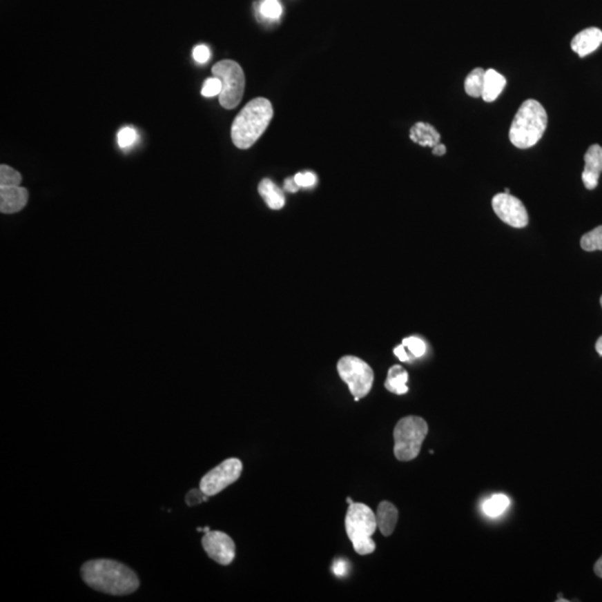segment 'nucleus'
I'll return each mask as SVG.
<instances>
[{
	"instance_id": "16",
	"label": "nucleus",
	"mask_w": 602,
	"mask_h": 602,
	"mask_svg": "<svg viewBox=\"0 0 602 602\" xmlns=\"http://www.w3.org/2000/svg\"><path fill=\"white\" fill-rule=\"evenodd\" d=\"M505 86H507V79L502 74L492 70V68L485 70L482 99L485 101H489V103L495 101L503 92Z\"/></svg>"
},
{
	"instance_id": "9",
	"label": "nucleus",
	"mask_w": 602,
	"mask_h": 602,
	"mask_svg": "<svg viewBox=\"0 0 602 602\" xmlns=\"http://www.w3.org/2000/svg\"><path fill=\"white\" fill-rule=\"evenodd\" d=\"M492 208L495 215L513 228H525L529 223V215L523 203L509 193L496 194L493 197Z\"/></svg>"
},
{
	"instance_id": "18",
	"label": "nucleus",
	"mask_w": 602,
	"mask_h": 602,
	"mask_svg": "<svg viewBox=\"0 0 602 602\" xmlns=\"http://www.w3.org/2000/svg\"><path fill=\"white\" fill-rule=\"evenodd\" d=\"M409 382V373L400 365H395L389 368L387 380L385 382V387L387 391L396 395H404L409 391L407 387Z\"/></svg>"
},
{
	"instance_id": "7",
	"label": "nucleus",
	"mask_w": 602,
	"mask_h": 602,
	"mask_svg": "<svg viewBox=\"0 0 602 602\" xmlns=\"http://www.w3.org/2000/svg\"><path fill=\"white\" fill-rule=\"evenodd\" d=\"M337 369L356 402L367 396L373 382V371L367 362L358 357L344 356L339 360Z\"/></svg>"
},
{
	"instance_id": "34",
	"label": "nucleus",
	"mask_w": 602,
	"mask_h": 602,
	"mask_svg": "<svg viewBox=\"0 0 602 602\" xmlns=\"http://www.w3.org/2000/svg\"><path fill=\"white\" fill-rule=\"evenodd\" d=\"M594 574L599 576V578H602V556L594 565Z\"/></svg>"
},
{
	"instance_id": "29",
	"label": "nucleus",
	"mask_w": 602,
	"mask_h": 602,
	"mask_svg": "<svg viewBox=\"0 0 602 602\" xmlns=\"http://www.w3.org/2000/svg\"><path fill=\"white\" fill-rule=\"evenodd\" d=\"M210 57H211V52L206 45H199V46L194 47V61L200 63V64H204L210 59Z\"/></svg>"
},
{
	"instance_id": "15",
	"label": "nucleus",
	"mask_w": 602,
	"mask_h": 602,
	"mask_svg": "<svg viewBox=\"0 0 602 602\" xmlns=\"http://www.w3.org/2000/svg\"><path fill=\"white\" fill-rule=\"evenodd\" d=\"M409 139L417 144L429 148H434L440 143V135L436 128L425 122H418L411 126Z\"/></svg>"
},
{
	"instance_id": "27",
	"label": "nucleus",
	"mask_w": 602,
	"mask_h": 602,
	"mask_svg": "<svg viewBox=\"0 0 602 602\" xmlns=\"http://www.w3.org/2000/svg\"><path fill=\"white\" fill-rule=\"evenodd\" d=\"M293 179H295V183L298 184L299 188H310V186H315V182H317V177L311 172L297 173Z\"/></svg>"
},
{
	"instance_id": "33",
	"label": "nucleus",
	"mask_w": 602,
	"mask_h": 602,
	"mask_svg": "<svg viewBox=\"0 0 602 602\" xmlns=\"http://www.w3.org/2000/svg\"><path fill=\"white\" fill-rule=\"evenodd\" d=\"M446 153V146L442 143H438V144L435 145L434 148H433V154L435 155H438V157H442L444 154Z\"/></svg>"
},
{
	"instance_id": "3",
	"label": "nucleus",
	"mask_w": 602,
	"mask_h": 602,
	"mask_svg": "<svg viewBox=\"0 0 602 602\" xmlns=\"http://www.w3.org/2000/svg\"><path fill=\"white\" fill-rule=\"evenodd\" d=\"M547 125V114L541 103L527 99L516 112L509 128V141L516 148H530L540 141Z\"/></svg>"
},
{
	"instance_id": "32",
	"label": "nucleus",
	"mask_w": 602,
	"mask_h": 602,
	"mask_svg": "<svg viewBox=\"0 0 602 602\" xmlns=\"http://www.w3.org/2000/svg\"><path fill=\"white\" fill-rule=\"evenodd\" d=\"M284 190L288 192H291V193H295V192L298 191L299 186L295 183V179L289 177V179L284 181Z\"/></svg>"
},
{
	"instance_id": "11",
	"label": "nucleus",
	"mask_w": 602,
	"mask_h": 602,
	"mask_svg": "<svg viewBox=\"0 0 602 602\" xmlns=\"http://www.w3.org/2000/svg\"><path fill=\"white\" fill-rule=\"evenodd\" d=\"M602 172V148L599 144L591 145L585 154V168L582 181L588 190H594L599 183Z\"/></svg>"
},
{
	"instance_id": "24",
	"label": "nucleus",
	"mask_w": 602,
	"mask_h": 602,
	"mask_svg": "<svg viewBox=\"0 0 602 602\" xmlns=\"http://www.w3.org/2000/svg\"><path fill=\"white\" fill-rule=\"evenodd\" d=\"M402 344L416 358L423 356L424 353H426V344L418 337H407L402 340Z\"/></svg>"
},
{
	"instance_id": "38",
	"label": "nucleus",
	"mask_w": 602,
	"mask_h": 602,
	"mask_svg": "<svg viewBox=\"0 0 602 602\" xmlns=\"http://www.w3.org/2000/svg\"><path fill=\"white\" fill-rule=\"evenodd\" d=\"M600 304H601V307H602V295H601V298H600Z\"/></svg>"
},
{
	"instance_id": "19",
	"label": "nucleus",
	"mask_w": 602,
	"mask_h": 602,
	"mask_svg": "<svg viewBox=\"0 0 602 602\" xmlns=\"http://www.w3.org/2000/svg\"><path fill=\"white\" fill-rule=\"evenodd\" d=\"M484 79H485V70L480 67L474 68L469 72L464 81V88L466 94L472 97H480L483 93Z\"/></svg>"
},
{
	"instance_id": "28",
	"label": "nucleus",
	"mask_w": 602,
	"mask_h": 602,
	"mask_svg": "<svg viewBox=\"0 0 602 602\" xmlns=\"http://www.w3.org/2000/svg\"><path fill=\"white\" fill-rule=\"evenodd\" d=\"M208 495L204 494L202 489H191L186 494V502L188 507H193V505L200 504L201 502L208 501Z\"/></svg>"
},
{
	"instance_id": "23",
	"label": "nucleus",
	"mask_w": 602,
	"mask_h": 602,
	"mask_svg": "<svg viewBox=\"0 0 602 602\" xmlns=\"http://www.w3.org/2000/svg\"><path fill=\"white\" fill-rule=\"evenodd\" d=\"M260 12L268 19H278L282 14V8L278 0H264L261 5Z\"/></svg>"
},
{
	"instance_id": "35",
	"label": "nucleus",
	"mask_w": 602,
	"mask_h": 602,
	"mask_svg": "<svg viewBox=\"0 0 602 602\" xmlns=\"http://www.w3.org/2000/svg\"><path fill=\"white\" fill-rule=\"evenodd\" d=\"M596 353H599L600 356H602V336L598 339V342L596 344Z\"/></svg>"
},
{
	"instance_id": "17",
	"label": "nucleus",
	"mask_w": 602,
	"mask_h": 602,
	"mask_svg": "<svg viewBox=\"0 0 602 602\" xmlns=\"http://www.w3.org/2000/svg\"><path fill=\"white\" fill-rule=\"evenodd\" d=\"M259 194L266 201V206L273 210H280L284 208V194L281 188L275 186V183L269 179H264L259 183Z\"/></svg>"
},
{
	"instance_id": "6",
	"label": "nucleus",
	"mask_w": 602,
	"mask_h": 602,
	"mask_svg": "<svg viewBox=\"0 0 602 602\" xmlns=\"http://www.w3.org/2000/svg\"><path fill=\"white\" fill-rule=\"evenodd\" d=\"M212 74L222 81V90L219 95L220 104L226 110H232L240 104L244 97L246 77L237 61H221L212 67Z\"/></svg>"
},
{
	"instance_id": "20",
	"label": "nucleus",
	"mask_w": 602,
	"mask_h": 602,
	"mask_svg": "<svg viewBox=\"0 0 602 602\" xmlns=\"http://www.w3.org/2000/svg\"><path fill=\"white\" fill-rule=\"evenodd\" d=\"M509 500L507 495L496 494L484 502L482 505L484 513L491 518L501 516L502 513L509 507Z\"/></svg>"
},
{
	"instance_id": "13",
	"label": "nucleus",
	"mask_w": 602,
	"mask_h": 602,
	"mask_svg": "<svg viewBox=\"0 0 602 602\" xmlns=\"http://www.w3.org/2000/svg\"><path fill=\"white\" fill-rule=\"evenodd\" d=\"M28 201V191L23 186L0 188V211L16 213L25 208Z\"/></svg>"
},
{
	"instance_id": "14",
	"label": "nucleus",
	"mask_w": 602,
	"mask_h": 602,
	"mask_svg": "<svg viewBox=\"0 0 602 602\" xmlns=\"http://www.w3.org/2000/svg\"><path fill=\"white\" fill-rule=\"evenodd\" d=\"M376 521L377 527L380 529L382 536H391L398 521V509L391 502H380L377 507Z\"/></svg>"
},
{
	"instance_id": "12",
	"label": "nucleus",
	"mask_w": 602,
	"mask_h": 602,
	"mask_svg": "<svg viewBox=\"0 0 602 602\" xmlns=\"http://www.w3.org/2000/svg\"><path fill=\"white\" fill-rule=\"evenodd\" d=\"M602 43V30L596 27L583 29L574 36L571 48L580 57H585L599 48Z\"/></svg>"
},
{
	"instance_id": "5",
	"label": "nucleus",
	"mask_w": 602,
	"mask_h": 602,
	"mask_svg": "<svg viewBox=\"0 0 602 602\" xmlns=\"http://www.w3.org/2000/svg\"><path fill=\"white\" fill-rule=\"evenodd\" d=\"M427 433L429 426L422 417L407 416L402 418L394 429L395 458L402 462L416 458Z\"/></svg>"
},
{
	"instance_id": "30",
	"label": "nucleus",
	"mask_w": 602,
	"mask_h": 602,
	"mask_svg": "<svg viewBox=\"0 0 602 602\" xmlns=\"http://www.w3.org/2000/svg\"><path fill=\"white\" fill-rule=\"evenodd\" d=\"M333 574H336L338 576H344L347 572V565H346V562L342 561V560H338V561H335L333 565Z\"/></svg>"
},
{
	"instance_id": "26",
	"label": "nucleus",
	"mask_w": 602,
	"mask_h": 602,
	"mask_svg": "<svg viewBox=\"0 0 602 602\" xmlns=\"http://www.w3.org/2000/svg\"><path fill=\"white\" fill-rule=\"evenodd\" d=\"M137 130L132 128H122L117 135V142H119L121 148H130L134 143L137 142Z\"/></svg>"
},
{
	"instance_id": "22",
	"label": "nucleus",
	"mask_w": 602,
	"mask_h": 602,
	"mask_svg": "<svg viewBox=\"0 0 602 602\" xmlns=\"http://www.w3.org/2000/svg\"><path fill=\"white\" fill-rule=\"evenodd\" d=\"M21 174L8 165L0 166V188L21 186Z\"/></svg>"
},
{
	"instance_id": "8",
	"label": "nucleus",
	"mask_w": 602,
	"mask_h": 602,
	"mask_svg": "<svg viewBox=\"0 0 602 602\" xmlns=\"http://www.w3.org/2000/svg\"><path fill=\"white\" fill-rule=\"evenodd\" d=\"M242 473V463L239 458H228L217 467L208 471L200 480V489L208 496H213L235 483Z\"/></svg>"
},
{
	"instance_id": "1",
	"label": "nucleus",
	"mask_w": 602,
	"mask_h": 602,
	"mask_svg": "<svg viewBox=\"0 0 602 602\" xmlns=\"http://www.w3.org/2000/svg\"><path fill=\"white\" fill-rule=\"evenodd\" d=\"M81 579L88 587L103 594L126 596L139 589V580L132 569L108 559L90 560L81 569Z\"/></svg>"
},
{
	"instance_id": "4",
	"label": "nucleus",
	"mask_w": 602,
	"mask_h": 602,
	"mask_svg": "<svg viewBox=\"0 0 602 602\" xmlns=\"http://www.w3.org/2000/svg\"><path fill=\"white\" fill-rule=\"evenodd\" d=\"M346 532L353 550L360 556L371 554L376 549L373 533L377 529L376 514L364 503H351L344 518Z\"/></svg>"
},
{
	"instance_id": "36",
	"label": "nucleus",
	"mask_w": 602,
	"mask_h": 602,
	"mask_svg": "<svg viewBox=\"0 0 602 602\" xmlns=\"http://www.w3.org/2000/svg\"><path fill=\"white\" fill-rule=\"evenodd\" d=\"M347 503L349 504V505H351V503H353V500H351V498H347Z\"/></svg>"
},
{
	"instance_id": "25",
	"label": "nucleus",
	"mask_w": 602,
	"mask_h": 602,
	"mask_svg": "<svg viewBox=\"0 0 602 602\" xmlns=\"http://www.w3.org/2000/svg\"><path fill=\"white\" fill-rule=\"evenodd\" d=\"M221 90H222V81L213 76V77H210L204 81L201 94L204 97H213V96L220 95Z\"/></svg>"
},
{
	"instance_id": "37",
	"label": "nucleus",
	"mask_w": 602,
	"mask_h": 602,
	"mask_svg": "<svg viewBox=\"0 0 602 602\" xmlns=\"http://www.w3.org/2000/svg\"><path fill=\"white\" fill-rule=\"evenodd\" d=\"M504 192H505V193H509V188H505V190H504Z\"/></svg>"
},
{
	"instance_id": "2",
	"label": "nucleus",
	"mask_w": 602,
	"mask_h": 602,
	"mask_svg": "<svg viewBox=\"0 0 602 602\" xmlns=\"http://www.w3.org/2000/svg\"><path fill=\"white\" fill-rule=\"evenodd\" d=\"M273 117V105L268 99L264 97L252 99L232 123V142L241 150L251 148L264 133Z\"/></svg>"
},
{
	"instance_id": "21",
	"label": "nucleus",
	"mask_w": 602,
	"mask_h": 602,
	"mask_svg": "<svg viewBox=\"0 0 602 602\" xmlns=\"http://www.w3.org/2000/svg\"><path fill=\"white\" fill-rule=\"evenodd\" d=\"M581 248L585 251L602 250V226H596L581 237Z\"/></svg>"
},
{
	"instance_id": "10",
	"label": "nucleus",
	"mask_w": 602,
	"mask_h": 602,
	"mask_svg": "<svg viewBox=\"0 0 602 602\" xmlns=\"http://www.w3.org/2000/svg\"><path fill=\"white\" fill-rule=\"evenodd\" d=\"M202 547L213 561L229 565L235 558V545L226 533L208 531L202 538Z\"/></svg>"
},
{
	"instance_id": "31",
	"label": "nucleus",
	"mask_w": 602,
	"mask_h": 602,
	"mask_svg": "<svg viewBox=\"0 0 602 602\" xmlns=\"http://www.w3.org/2000/svg\"><path fill=\"white\" fill-rule=\"evenodd\" d=\"M395 356L397 358L400 359V362H409V356L406 353V348L404 344H400V346H397L394 349Z\"/></svg>"
}]
</instances>
